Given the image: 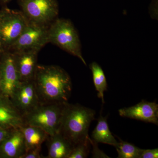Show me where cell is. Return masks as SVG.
<instances>
[{
    "label": "cell",
    "instance_id": "cell-1",
    "mask_svg": "<svg viewBox=\"0 0 158 158\" xmlns=\"http://www.w3.org/2000/svg\"><path fill=\"white\" fill-rule=\"evenodd\" d=\"M33 81L40 104L68 102L72 83L63 69L57 65H37Z\"/></svg>",
    "mask_w": 158,
    "mask_h": 158
},
{
    "label": "cell",
    "instance_id": "cell-2",
    "mask_svg": "<svg viewBox=\"0 0 158 158\" xmlns=\"http://www.w3.org/2000/svg\"><path fill=\"white\" fill-rule=\"evenodd\" d=\"M95 112L81 105L66 102L59 132L74 145L88 140V130L95 119Z\"/></svg>",
    "mask_w": 158,
    "mask_h": 158
},
{
    "label": "cell",
    "instance_id": "cell-3",
    "mask_svg": "<svg viewBox=\"0 0 158 158\" xmlns=\"http://www.w3.org/2000/svg\"><path fill=\"white\" fill-rule=\"evenodd\" d=\"M48 38L49 43L77 57L87 65L82 56L78 34L69 20L57 18L48 27Z\"/></svg>",
    "mask_w": 158,
    "mask_h": 158
},
{
    "label": "cell",
    "instance_id": "cell-4",
    "mask_svg": "<svg viewBox=\"0 0 158 158\" xmlns=\"http://www.w3.org/2000/svg\"><path fill=\"white\" fill-rule=\"evenodd\" d=\"M65 103L40 104L23 115L25 125L40 128L49 136L59 133Z\"/></svg>",
    "mask_w": 158,
    "mask_h": 158
},
{
    "label": "cell",
    "instance_id": "cell-5",
    "mask_svg": "<svg viewBox=\"0 0 158 158\" xmlns=\"http://www.w3.org/2000/svg\"><path fill=\"white\" fill-rule=\"evenodd\" d=\"M0 23V52L8 51L20 36L29 21L21 11L5 8Z\"/></svg>",
    "mask_w": 158,
    "mask_h": 158
},
{
    "label": "cell",
    "instance_id": "cell-6",
    "mask_svg": "<svg viewBox=\"0 0 158 158\" xmlns=\"http://www.w3.org/2000/svg\"><path fill=\"white\" fill-rule=\"evenodd\" d=\"M23 14L31 22L49 26L59 12L57 0H17Z\"/></svg>",
    "mask_w": 158,
    "mask_h": 158
},
{
    "label": "cell",
    "instance_id": "cell-7",
    "mask_svg": "<svg viewBox=\"0 0 158 158\" xmlns=\"http://www.w3.org/2000/svg\"><path fill=\"white\" fill-rule=\"evenodd\" d=\"M48 27L29 21L26 28L8 51L15 52L28 49L40 50L49 43Z\"/></svg>",
    "mask_w": 158,
    "mask_h": 158
},
{
    "label": "cell",
    "instance_id": "cell-8",
    "mask_svg": "<svg viewBox=\"0 0 158 158\" xmlns=\"http://www.w3.org/2000/svg\"><path fill=\"white\" fill-rule=\"evenodd\" d=\"M10 98L23 116L40 104L33 81L21 82Z\"/></svg>",
    "mask_w": 158,
    "mask_h": 158
},
{
    "label": "cell",
    "instance_id": "cell-9",
    "mask_svg": "<svg viewBox=\"0 0 158 158\" xmlns=\"http://www.w3.org/2000/svg\"><path fill=\"white\" fill-rule=\"evenodd\" d=\"M2 52L4 55L0 65V89L3 95L10 98L21 81L15 67L12 53L9 51Z\"/></svg>",
    "mask_w": 158,
    "mask_h": 158
},
{
    "label": "cell",
    "instance_id": "cell-10",
    "mask_svg": "<svg viewBox=\"0 0 158 158\" xmlns=\"http://www.w3.org/2000/svg\"><path fill=\"white\" fill-rule=\"evenodd\" d=\"M39 51L28 49L11 52L21 82L33 81L38 65L37 56Z\"/></svg>",
    "mask_w": 158,
    "mask_h": 158
},
{
    "label": "cell",
    "instance_id": "cell-11",
    "mask_svg": "<svg viewBox=\"0 0 158 158\" xmlns=\"http://www.w3.org/2000/svg\"><path fill=\"white\" fill-rule=\"evenodd\" d=\"M119 115L158 125V105L155 102L141 101L135 106L118 110Z\"/></svg>",
    "mask_w": 158,
    "mask_h": 158
},
{
    "label": "cell",
    "instance_id": "cell-12",
    "mask_svg": "<svg viewBox=\"0 0 158 158\" xmlns=\"http://www.w3.org/2000/svg\"><path fill=\"white\" fill-rule=\"evenodd\" d=\"M24 124L23 116L11 99L4 95L0 101V127L6 129L20 128Z\"/></svg>",
    "mask_w": 158,
    "mask_h": 158
},
{
    "label": "cell",
    "instance_id": "cell-13",
    "mask_svg": "<svg viewBox=\"0 0 158 158\" xmlns=\"http://www.w3.org/2000/svg\"><path fill=\"white\" fill-rule=\"evenodd\" d=\"M0 144V152L4 157L20 158L26 152L24 138L20 128L11 130Z\"/></svg>",
    "mask_w": 158,
    "mask_h": 158
},
{
    "label": "cell",
    "instance_id": "cell-14",
    "mask_svg": "<svg viewBox=\"0 0 158 158\" xmlns=\"http://www.w3.org/2000/svg\"><path fill=\"white\" fill-rule=\"evenodd\" d=\"M47 140L48 154L44 158H68L74 146L59 132L49 136Z\"/></svg>",
    "mask_w": 158,
    "mask_h": 158
},
{
    "label": "cell",
    "instance_id": "cell-15",
    "mask_svg": "<svg viewBox=\"0 0 158 158\" xmlns=\"http://www.w3.org/2000/svg\"><path fill=\"white\" fill-rule=\"evenodd\" d=\"M24 138L26 152L41 148V145L47 140L49 135L40 128L24 125L20 128Z\"/></svg>",
    "mask_w": 158,
    "mask_h": 158
},
{
    "label": "cell",
    "instance_id": "cell-16",
    "mask_svg": "<svg viewBox=\"0 0 158 158\" xmlns=\"http://www.w3.org/2000/svg\"><path fill=\"white\" fill-rule=\"evenodd\" d=\"M92 140L97 143H101L115 146L118 144L114 136L109 128L107 122V116L103 117L101 113L96 127L91 135Z\"/></svg>",
    "mask_w": 158,
    "mask_h": 158
},
{
    "label": "cell",
    "instance_id": "cell-17",
    "mask_svg": "<svg viewBox=\"0 0 158 158\" xmlns=\"http://www.w3.org/2000/svg\"><path fill=\"white\" fill-rule=\"evenodd\" d=\"M90 69L92 72L94 84L98 92V96L101 99L102 102L105 103L104 92L107 90L106 79L102 69L96 62L90 64Z\"/></svg>",
    "mask_w": 158,
    "mask_h": 158
},
{
    "label": "cell",
    "instance_id": "cell-18",
    "mask_svg": "<svg viewBox=\"0 0 158 158\" xmlns=\"http://www.w3.org/2000/svg\"><path fill=\"white\" fill-rule=\"evenodd\" d=\"M119 142L115 146L118 153V158H139L142 149L134 144L122 140L118 138Z\"/></svg>",
    "mask_w": 158,
    "mask_h": 158
},
{
    "label": "cell",
    "instance_id": "cell-19",
    "mask_svg": "<svg viewBox=\"0 0 158 158\" xmlns=\"http://www.w3.org/2000/svg\"><path fill=\"white\" fill-rule=\"evenodd\" d=\"M89 138L86 141L75 145L68 158L88 157L90 153V147L91 145Z\"/></svg>",
    "mask_w": 158,
    "mask_h": 158
},
{
    "label": "cell",
    "instance_id": "cell-20",
    "mask_svg": "<svg viewBox=\"0 0 158 158\" xmlns=\"http://www.w3.org/2000/svg\"><path fill=\"white\" fill-rule=\"evenodd\" d=\"M89 140L91 145H92L93 147L92 151V158H110L104 152L99 149L98 146V143L93 141L92 139H90V137H89Z\"/></svg>",
    "mask_w": 158,
    "mask_h": 158
},
{
    "label": "cell",
    "instance_id": "cell-21",
    "mask_svg": "<svg viewBox=\"0 0 158 158\" xmlns=\"http://www.w3.org/2000/svg\"><path fill=\"white\" fill-rule=\"evenodd\" d=\"M158 149H142L139 158H157Z\"/></svg>",
    "mask_w": 158,
    "mask_h": 158
},
{
    "label": "cell",
    "instance_id": "cell-22",
    "mask_svg": "<svg viewBox=\"0 0 158 158\" xmlns=\"http://www.w3.org/2000/svg\"><path fill=\"white\" fill-rule=\"evenodd\" d=\"M40 151L41 148L28 151L20 158H43V157L40 155Z\"/></svg>",
    "mask_w": 158,
    "mask_h": 158
},
{
    "label": "cell",
    "instance_id": "cell-23",
    "mask_svg": "<svg viewBox=\"0 0 158 158\" xmlns=\"http://www.w3.org/2000/svg\"><path fill=\"white\" fill-rule=\"evenodd\" d=\"M11 130L0 127V144L8 137Z\"/></svg>",
    "mask_w": 158,
    "mask_h": 158
},
{
    "label": "cell",
    "instance_id": "cell-24",
    "mask_svg": "<svg viewBox=\"0 0 158 158\" xmlns=\"http://www.w3.org/2000/svg\"><path fill=\"white\" fill-rule=\"evenodd\" d=\"M10 1H11V0H0V2L5 4L9 2Z\"/></svg>",
    "mask_w": 158,
    "mask_h": 158
},
{
    "label": "cell",
    "instance_id": "cell-25",
    "mask_svg": "<svg viewBox=\"0 0 158 158\" xmlns=\"http://www.w3.org/2000/svg\"><path fill=\"white\" fill-rule=\"evenodd\" d=\"M2 11L1 10L0 11V23H1V19H2Z\"/></svg>",
    "mask_w": 158,
    "mask_h": 158
},
{
    "label": "cell",
    "instance_id": "cell-26",
    "mask_svg": "<svg viewBox=\"0 0 158 158\" xmlns=\"http://www.w3.org/2000/svg\"><path fill=\"white\" fill-rule=\"evenodd\" d=\"M1 72H0V88H1Z\"/></svg>",
    "mask_w": 158,
    "mask_h": 158
}]
</instances>
